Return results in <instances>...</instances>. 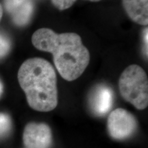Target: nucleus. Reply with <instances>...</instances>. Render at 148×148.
<instances>
[{"label":"nucleus","instance_id":"f03ea898","mask_svg":"<svg viewBox=\"0 0 148 148\" xmlns=\"http://www.w3.org/2000/svg\"><path fill=\"white\" fill-rule=\"evenodd\" d=\"M17 77L30 108L39 112L55 109L58 105L56 73L48 61L27 59L20 66Z\"/></svg>","mask_w":148,"mask_h":148},{"label":"nucleus","instance_id":"9d476101","mask_svg":"<svg viewBox=\"0 0 148 148\" xmlns=\"http://www.w3.org/2000/svg\"><path fill=\"white\" fill-rule=\"evenodd\" d=\"M10 42L6 36L0 34V58L8 54L10 49Z\"/></svg>","mask_w":148,"mask_h":148},{"label":"nucleus","instance_id":"ddd939ff","mask_svg":"<svg viewBox=\"0 0 148 148\" xmlns=\"http://www.w3.org/2000/svg\"><path fill=\"white\" fill-rule=\"evenodd\" d=\"M3 91V85L2 84V82H1V79H0V97H1V95H2Z\"/></svg>","mask_w":148,"mask_h":148},{"label":"nucleus","instance_id":"1a4fd4ad","mask_svg":"<svg viewBox=\"0 0 148 148\" xmlns=\"http://www.w3.org/2000/svg\"><path fill=\"white\" fill-rule=\"evenodd\" d=\"M12 129V121L9 114L0 112V140L10 134Z\"/></svg>","mask_w":148,"mask_h":148},{"label":"nucleus","instance_id":"0eeeda50","mask_svg":"<svg viewBox=\"0 0 148 148\" xmlns=\"http://www.w3.org/2000/svg\"><path fill=\"white\" fill-rule=\"evenodd\" d=\"M113 90L104 84L94 88L89 97L90 110L95 115L99 116L108 113L113 106Z\"/></svg>","mask_w":148,"mask_h":148},{"label":"nucleus","instance_id":"20e7f679","mask_svg":"<svg viewBox=\"0 0 148 148\" xmlns=\"http://www.w3.org/2000/svg\"><path fill=\"white\" fill-rule=\"evenodd\" d=\"M138 127L136 117L123 108H116L110 112L107 120V130L110 136L116 140H123L133 136Z\"/></svg>","mask_w":148,"mask_h":148},{"label":"nucleus","instance_id":"7ed1b4c3","mask_svg":"<svg viewBox=\"0 0 148 148\" xmlns=\"http://www.w3.org/2000/svg\"><path fill=\"white\" fill-rule=\"evenodd\" d=\"M119 88L122 97L138 110H143L148 105V79L143 68L131 64L121 73Z\"/></svg>","mask_w":148,"mask_h":148},{"label":"nucleus","instance_id":"6e6552de","mask_svg":"<svg viewBox=\"0 0 148 148\" xmlns=\"http://www.w3.org/2000/svg\"><path fill=\"white\" fill-rule=\"evenodd\" d=\"M127 15L135 23L148 24V0H122Z\"/></svg>","mask_w":148,"mask_h":148},{"label":"nucleus","instance_id":"f8f14e48","mask_svg":"<svg viewBox=\"0 0 148 148\" xmlns=\"http://www.w3.org/2000/svg\"><path fill=\"white\" fill-rule=\"evenodd\" d=\"M143 40H144V45H145V52L146 53V55L147 56V28L144 31V36H143Z\"/></svg>","mask_w":148,"mask_h":148},{"label":"nucleus","instance_id":"dca6fc26","mask_svg":"<svg viewBox=\"0 0 148 148\" xmlns=\"http://www.w3.org/2000/svg\"><path fill=\"white\" fill-rule=\"evenodd\" d=\"M23 148H25V147H23Z\"/></svg>","mask_w":148,"mask_h":148},{"label":"nucleus","instance_id":"423d86ee","mask_svg":"<svg viewBox=\"0 0 148 148\" xmlns=\"http://www.w3.org/2000/svg\"><path fill=\"white\" fill-rule=\"evenodd\" d=\"M3 5L16 26H25L31 21L34 10L32 0H3Z\"/></svg>","mask_w":148,"mask_h":148},{"label":"nucleus","instance_id":"f257e3e1","mask_svg":"<svg viewBox=\"0 0 148 148\" xmlns=\"http://www.w3.org/2000/svg\"><path fill=\"white\" fill-rule=\"evenodd\" d=\"M32 42L38 50L52 54L56 68L65 80L78 78L89 64V51L75 33L57 34L50 29L40 28L33 34Z\"/></svg>","mask_w":148,"mask_h":148},{"label":"nucleus","instance_id":"4468645a","mask_svg":"<svg viewBox=\"0 0 148 148\" xmlns=\"http://www.w3.org/2000/svg\"><path fill=\"white\" fill-rule=\"evenodd\" d=\"M2 15H3V8H2V5H1V3H0V21H1Z\"/></svg>","mask_w":148,"mask_h":148},{"label":"nucleus","instance_id":"2eb2a0df","mask_svg":"<svg viewBox=\"0 0 148 148\" xmlns=\"http://www.w3.org/2000/svg\"><path fill=\"white\" fill-rule=\"evenodd\" d=\"M89 1H100V0H89Z\"/></svg>","mask_w":148,"mask_h":148},{"label":"nucleus","instance_id":"39448f33","mask_svg":"<svg viewBox=\"0 0 148 148\" xmlns=\"http://www.w3.org/2000/svg\"><path fill=\"white\" fill-rule=\"evenodd\" d=\"M25 148H50L53 143L52 132L47 123L29 122L23 133Z\"/></svg>","mask_w":148,"mask_h":148},{"label":"nucleus","instance_id":"9b49d317","mask_svg":"<svg viewBox=\"0 0 148 148\" xmlns=\"http://www.w3.org/2000/svg\"><path fill=\"white\" fill-rule=\"evenodd\" d=\"M75 1L76 0H51L53 5L60 10L69 8Z\"/></svg>","mask_w":148,"mask_h":148}]
</instances>
